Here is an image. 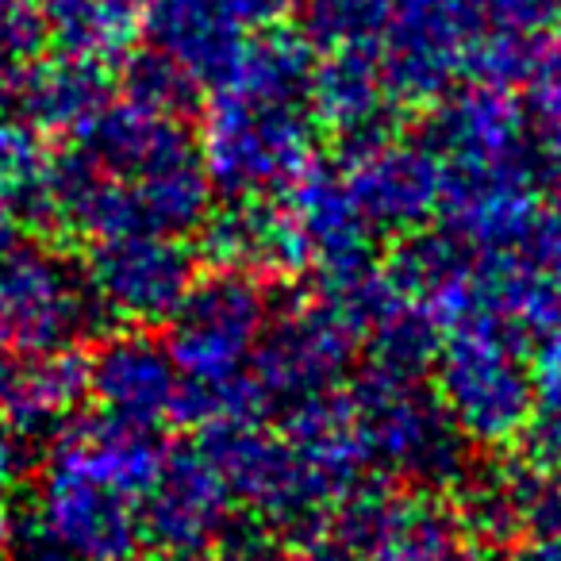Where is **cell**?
Listing matches in <instances>:
<instances>
[{
    "instance_id": "cell-16",
    "label": "cell",
    "mask_w": 561,
    "mask_h": 561,
    "mask_svg": "<svg viewBox=\"0 0 561 561\" xmlns=\"http://www.w3.org/2000/svg\"><path fill=\"white\" fill-rule=\"evenodd\" d=\"M339 173L374 231H415L427 227L443 208L446 170L423 135L408 139L389 127L343 142Z\"/></svg>"
},
{
    "instance_id": "cell-26",
    "label": "cell",
    "mask_w": 561,
    "mask_h": 561,
    "mask_svg": "<svg viewBox=\"0 0 561 561\" xmlns=\"http://www.w3.org/2000/svg\"><path fill=\"white\" fill-rule=\"evenodd\" d=\"M297 35L316 50H374L381 35V0H300Z\"/></svg>"
},
{
    "instance_id": "cell-3",
    "label": "cell",
    "mask_w": 561,
    "mask_h": 561,
    "mask_svg": "<svg viewBox=\"0 0 561 561\" xmlns=\"http://www.w3.org/2000/svg\"><path fill=\"white\" fill-rule=\"evenodd\" d=\"M162 454L158 431L78 412L47 443L32 519L78 561H139L142 496Z\"/></svg>"
},
{
    "instance_id": "cell-17",
    "label": "cell",
    "mask_w": 561,
    "mask_h": 561,
    "mask_svg": "<svg viewBox=\"0 0 561 561\" xmlns=\"http://www.w3.org/2000/svg\"><path fill=\"white\" fill-rule=\"evenodd\" d=\"M89 397L96 412L142 431H158L181 423V377L165 339L147 328H119L96 343L89 354Z\"/></svg>"
},
{
    "instance_id": "cell-2",
    "label": "cell",
    "mask_w": 561,
    "mask_h": 561,
    "mask_svg": "<svg viewBox=\"0 0 561 561\" xmlns=\"http://www.w3.org/2000/svg\"><path fill=\"white\" fill-rule=\"evenodd\" d=\"M316 50L297 32L250 35L211 85L201 158L224 201H254L289 185L316 158L320 124L308 104Z\"/></svg>"
},
{
    "instance_id": "cell-15",
    "label": "cell",
    "mask_w": 561,
    "mask_h": 561,
    "mask_svg": "<svg viewBox=\"0 0 561 561\" xmlns=\"http://www.w3.org/2000/svg\"><path fill=\"white\" fill-rule=\"evenodd\" d=\"M273 204L289 234L297 277L308 273L312 280H328L374 265L377 231L354 204L339 165L312 158L289 185L273 193Z\"/></svg>"
},
{
    "instance_id": "cell-4",
    "label": "cell",
    "mask_w": 561,
    "mask_h": 561,
    "mask_svg": "<svg viewBox=\"0 0 561 561\" xmlns=\"http://www.w3.org/2000/svg\"><path fill=\"white\" fill-rule=\"evenodd\" d=\"M431 374L458 435L481 450L515 446L538 408L530 343L489 312H473L443 331Z\"/></svg>"
},
{
    "instance_id": "cell-39",
    "label": "cell",
    "mask_w": 561,
    "mask_h": 561,
    "mask_svg": "<svg viewBox=\"0 0 561 561\" xmlns=\"http://www.w3.org/2000/svg\"><path fill=\"white\" fill-rule=\"evenodd\" d=\"M20 473H24V450H20V446L0 431V500L16 489Z\"/></svg>"
},
{
    "instance_id": "cell-23",
    "label": "cell",
    "mask_w": 561,
    "mask_h": 561,
    "mask_svg": "<svg viewBox=\"0 0 561 561\" xmlns=\"http://www.w3.org/2000/svg\"><path fill=\"white\" fill-rule=\"evenodd\" d=\"M196 254L211 270H242L265 280L297 277L289 234L273 196L227 201L224 208H211L196 227Z\"/></svg>"
},
{
    "instance_id": "cell-24",
    "label": "cell",
    "mask_w": 561,
    "mask_h": 561,
    "mask_svg": "<svg viewBox=\"0 0 561 561\" xmlns=\"http://www.w3.org/2000/svg\"><path fill=\"white\" fill-rule=\"evenodd\" d=\"M147 0H39L43 43L55 55L116 66L142 32Z\"/></svg>"
},
{
    "instance_id": "cell-5",
    "label": "cell",
    "mask_w": 561,
    "mask_h": 561,
    "mask_svg": "<svg viewBox=\"0 0 561 561\" xmlns=\"http://www.w3.org/2000/svg\"><path fill=\"white\" fill-rule=\"evenodd\" d=\"M354 435L374 477L412 489L446 492L469 473V443L446 415L435 385L423 377L366 366L346 385Z\"/></svg>"
},
{
    "instance_id": "cell-37",
    "label": "cell",
    "mask_w": 561,
    "mask_h": 561,
    "mask_svg": "<svg viewBox=\"0 0 561 561\" xmlns=\"http://www.w3.org/2000/svg\"><path fill=\"white\" fill-rule=\"evenodd\" d=\"M27 62H16L9 50L0 47V124L16 116V78Z\"/></svg>"
},
{
    "instance_id": "cell-33",
    "label": "cell",
    "mask_w": 561,
    "mask_h": 561,
    "mask_svg": "<svg viewBox=\"0 0 561 561\" xmlns=\"http://www.w3.org/2000/svg\"><path fill=\"white\" fill-rule=\"evenodd\" d=\"M208 561H293L289 546H280L265 527H234Z\"/></svg>"
},
{
    "instance_id": "cell-1",
    "label": "cell",
    "mask_w": 561,
    "mask_h": 561,
    "mask_svg": "<svg viewBox=\"0 0 561 561\" xmlns=\"http://www.w3.org/2000/svg\"><path fill=\"white\" fill-rule=\"evenodd\" d=\"M211 204L216 188L185 116L124 96L50 150L35 219L85 242L124 231L188 234Z\"/></svg>"
},
{
    "instance_id": "cell-28",
    "label": "cell",
    "mask_w": 561,
    "mask_h": 561,
    "mask_svg": "<svg viewBox=\"0 0 561 561\" xmlns=\"http://www.w3.org/2000/svg\"><path fill=\"white\" fill-rule=\"evenodd\" d=\"M50 150L43 147L39 131L24 119H4L0 124V204L16 216H35L43 170H47Z\"/></svg>"
},
{
    "instance_id": "cell-18",
    "label": "cell",
    "mask_w": 561,
    "mask_h": 561,
    "mask_svg": "<svg viewBox=\"0 0 561 561\" xmlns=\"http://www.w3.org/2000/svg\"><path fill=\"white\" fill-rule=\"evenodd\" d=\"M89 400V362L66 351L0 354V431L27 450L47 446Z\"/></svg>"
},
{
    "instance_id": "cell-20",
    "label": "cell",
    "mask_w": 561,
    "mask_h": 561,
    "mask_svg": "<svg viewBox=\"0 0 561 561\" xmlns=\"http://www.w3.org/2000/svg\"><path fill=\"white\" fill-rule=\"evenodd\" d=\"M142 32L150 47L188 73L196 85H216L250 39L227 0H147Z\"/></svg>"
},
{
    "instance_id": "cell-22",
    "label": "cell",
    "mask_w": 561,
    "mask_h": 561,
    "mask_svg": "<svg viewBox=\"0 0 561 561\" xmlns=\"http://www.w3.org/2000/svg\"><path fill=\"white\" fill-rule=\"evenodd\" d=\"M112 101V66L55 55L27 62L16 78V116L35 131L73 139Z\"/></svg>"
},
{
    "instance_id": "cell-34",
    "label": "cell",
    "mask_w": 561,
    "mask_h": 561,
    "mask_svg": "<svg viewBox=\"0 0 561 561\" xmlns=\"http://www.w3.org/2000/svg\"><path fill=\"white\" fill-rule=\"evenodd\" d=\"M9 561H78V558H73L58 538H50L47 530L32 519V515H27L24 527L12 530Z\"/></svg>"
},
{
    "instance_id": "cell-12",
    "label": "cell",
    "mask_w": 561,
    "mask_h": 561,
    "mask_svg": "<svg viewBox=\"0 0 561 561\" xmlns=\"http://www.w3.org/2000/svg\"><path fill=\"white\" fill-rule=\"evenodd\" d=\"M481 16L473 0H381L377 62L400 108L450 93L469 73Z\"/></svg>"
},
{
    "instance_id": "cell-30",
    "label": "cell",
    "mask_w": 561,
    "mask_h": 561,
    "mask_svg": "<svg viewBox=\"0 0 561 561\" xmlns=\"http://www.w3.org/2000/svg\"><path fill=\"white\" fill-rule=\"evenodd\" d=\"M196 89L201 85L181 66H173L165 55H158L154 47L131 50L124 58V96H131L139 104L185 116L188 104L196 101Z\"/></svg>"
},
{
    "instance_id": "cell-19",
    "label": "cell",
    "mask_w": 561,
    "mask_h": 561,
    "mask_svg": "<svg viewBox=\"0 0 561 561\" xmlns=\"http://www.w3.org/2000/svg\"><path fill=\"white\" fill-rule=\"evenodd\" d=\"M381 273L400 297L443 323V331L477 312V257L450 227L404 231Z\"/></svg>"
},
{
    "instance_id": "cell-14",
    "label": "cell",
    "mask_w": 561,
    "mask_h": 561,
    "mask_svg": "<svg viewBox=\"0 0 561 561\" xmlns=\"http://www.w3.org/2000/svg\"><path fill=\"white\" fill-rule=\"evenodd\" d=\"M234 530V500L201 446L162 454L142 496V550L158 561H208Z\"/></svg>"
},
{
    "instance_id": "cell-27",
    "label": "cell",
    "mask_w": 561,
    "mask_h": 561,
    "mask_svg": "<svg viewBox=\"0 0 561 561\" xmlns=\"http://www.w3.org/2000/svg\"><path fill=\"white\" fill-rule=\"evenodd\" d=\"M515 89H519L523 112H527L530 127L538 135V150L542 154H558L561 150V32L558 35L542 32L530 43Z\"/></svg>"
},
{
    "instance_id": "cell-8",
    "label": "cell",
    "mask_w": 561,
    "mask_h": 561,
    "mask_svg": "<svg viewBox=\"0 0 561 561\" xmlns=\"http://www.w3.org/2000/svg\"><path fill=\"white\" fill-rule=\"evenodd\" d=\"M273 316L270 280L242 270H208L165 320V346L185 385H216L247 374Z\"/></svg>"
},
{
    "instance_id": "cell-32",
    "label": "cell",
    "mask_w": 561,
    "mask_h": 561,
    "mask_svg": "<svg viewBox=\"0 0 561 561\" xmlns=\"http://www.w3.org/2000/svg\"><path fill=\"white\" fill-rule=\"evenodd\" d=\"M289 550H293V561H358V553L351 550V542L335 530L331 515L300 527L297 535H293Z\"/></svg>"
},
{
    "instance_id": "cell-10",
    "label": "cell",
    "mask_w": 561,
    "mask_h": 561,
    "mask_svg": "<svg viewBox=\"0 0 561 561\" xmlns=\"http://www.w3.org/2000/svg\"><path fill=\"white\" fill-rule=\"evenodd\" d=\"M423 139L443 162L446 181L542 178V150L523 101L492 81L473 78L438 96Z\"/></svg>"
},
{
    "instance_id": "cell-7",
    "label": "cell",
    "mask_w": 561,
    "mask_h": 561,
    "mask_svg": "<svg viewBox=\"0 0 561 561\" xmlns=\"http://www.w3.org/2000/svg\"><path fill=\"white\" fill-rule=\"evenodd\" d=\"M204 458L216 466L231 492L234 507L250 515V523L265 530H289L331 515V500L308 473L305 458L265 420H234L201 431Z\"/></svg>"
},
{
    "instance_id": "cell-13",
    "label": "cell",
    "mask_w": 561,
    "mask_h": 561,
    "mask_svg": "<svg viewBox=\"0 0 561 561\" xmlns=\"http://www.w3.org/2000/svg\"><path fill=\"white\" fill-rule=\"evenodd\" d=\"M331 523L358 561H450L461 553L458 515L443 492L374 473L331 507Z\"/></svg>"
},
{
    "instance_id": "cell-35",
    "label": "cell",
    "mask_w": 561,
    "mask_h": 561,
    "mask_svg": "<svg viewBox=\"0 0 561 561\" xmlns=\"http://www.w3.org/2000/svg\"><path fill=\"white\" fill-rule=\"evenodd\" d=\"M300 0H227V9L234 12V20L242 24L247 35H262L285 24L289 12H297Z\"/></svg>"
},
{
    "instance_id": "cell-31",
    "label": "cell",
    "mask_w": 561,
    "mask_h": 561,
    "mask_svg": "<svg viewBox=\"0 0 561 561\" xmlns=\"http://www.w3.org/2000/svg\"><path fill=\"white\" fill-rule=\"evenodd\" d=\"M481 16V35L535 39L550 24V0H473Z\"/></svg>"
},
{
    "instance_id": "cell-6",
    "label": "cell",
    "mask_w": 561,
    "mask_h": 561,
    "mask_svg": "<svg viewBox=\"0 0 561 561\" xmlns=\"http://www.w3.org/2000/svg\"><path fill=\"white\" fill-rule=\"evenodd\" d=\"M358 354L362 331L308 285L297 297L273 300V316L247 374L254 377L270 415H277L297 400L343 389Z\"/></svg>"
},
{
    "instance_id": "cell-42",
    "label": "cell",
    "mask_w": 561,
    "mask_h": 561,
    "mask_svg": "<svg viewBox=\"0 0 561 561\" xmlns=\"http://www.w3.org/2000/svg\"><path fill=\"white\" fill-rule=\"evenodd\" d=\"M550 20L561 27V0H550Z\"/></svg>"
},
{
    "instance_id": "cell-11",
    "label": "cell",
    "mask_w": 561,
    "mask_h": 561,
    "mask_svg": "<svg viewBox=\"0 0 561 561\" xmlns=\"http://www.w3.org/2000/svg\"><path fill=\"white\" fill-rule=\"evenodd\" d=\"M81 277L104 323L154 331L201 277V254L185 234L124 231L89 242Z\"/></svg>"
},
{
    "instance_id": "cell-43",
    "label": "cell",
    "mask_w": 561,
    "mask_h": 561,
    "mask_svg": "<svg viewBox=\"0 0 561 561\" xmlns=\"http://www.w3.org/2000/svg\"><path fill=\"white\" fill-rule=\"evenodd\" d=\"M35 4H39V0H35Z\"/></svg>"
},
{
    "instance_id": "cell-25",
    "label": "cell",
    "mask_w": 561,
    "mask_h": 561,
    "mask_svg": "<svg viewBox=\"0 0 561 561\" xmlns=\"http://www.w3.org/2000/svg\"><path fill=\"white\" fill-rule=\"evenodd\" d=\"M443 346V323L431 320L420 305L404 300L389 285L381 308L369 320L366 335H362V351H366L369 366L389 369V374L423 377L431 374Z\"/></svg>"
},
{
    "instance_id": "cell-29",
    "label": "cell",
    "mask_w": 561,
    "mask_h": 561,
    "mask_svg": "<svg viewBox=\"0 0 561 561\" xmlns=\"http://www.w3.org/2000/svg\"><path fill=\"white\" fill-rule=\"evenodd\" d=\"M504 477L523 535L561 538V466H538L515 454L504 458Z\"/></svg>"
},
{
    "instance_id": "cell-36",
    "label": "cell",
    "mask_w": 561,
    "mask_h": 561,
    "mask_svg": "<svg viewBox=\"0 0 561 561\" xmlns=\"http://www.w3.org/2000/svg\"><path fill=\"white\" fill-rule=\"evenodd\" d=\"M504 561H561V538L553 535H519L504 546Z\"/></svg>"
},
{
    "instance_id": "cell-38",
    "label": "cell",
    "mask_w": 561,
    "mask_h": 561,
    "mask_svg": "<svg viewBox=\"0 0 561 561\" xmlns=\"http://www.w3.org/2000/svg\"><path fill=\"white\" fill-rule=\"evenodd\" d=\"M538 188H542V204L550 208V216L561 224V150L558 154H542V178H538Z\"/></svg>"
},
{
    "instance_id": "cell-9",
    "label": "cell",
    "mask_w": 561,
    "mask_h": 561,
    "mask_svg": "<svg viewBox=\"0 0 561 561\" xmlns=\"http://www.w3.org/2000/svg\"><path fill=\"white\" fill-rule=\"evenodd\" d=\"M101 323L81 270L50 242H0V354L81 346Z\"/></svg>"
},
{
    "instance_id": "cell-41",
    "label": "cell",
    "mask_w": 561,
    "mask_h": 561,
    "mask_svg": "<svg viewBox=\"0 0 561 561\" xmlns=\"http://www.w3.org/2000/svg\"><path fill=\"white\" fill-rule=\"evenodd\" d=\"M450 561H484L481 553H473V550H461V553H454Z\"/></svg>"
},
{
    "instance_id": "cell-40",
    "label": "cell",
    "mask_w": 561,
    "mask_h": 561,
    "mask_svg": "<svg viewBox=\"0 0 561 561\" xmlns=\"http://www.w3.org/2000/svg\"><path fill=\"white\" fill-rule=\"evenodd\" d=\"M12 530H16V523H12V519H9V512H4V507H0V561H9Z\"/></svg>"
},
{
    "instance_id": "cell-21",
    "label": "cell",
    "mask_w": 561,
    "mask_h": 561,
    "mask_svg": "<svg viewBox=\"0 0 561 561\" xmlns=\"http://www.w3.org/2000/svg\"><path fill=\"white\" fill-rule=\"evenodd\" d=\"M308 104L320 131L339 135L343 142L389 131L400 112L397 96L385 85L381 62L374 50H331L316 55Z\"/></svg>"
}]
</instances>
